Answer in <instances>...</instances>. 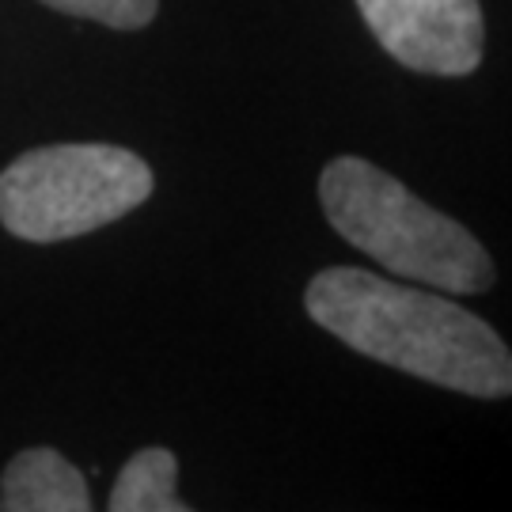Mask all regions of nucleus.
<instances>
[{
	"label": "nucleus",
	"mask_w": 512,
	"mask_h": 512,
	"mask_svg": "<svg viewBox=\"0 0 512 512\" xmlns=\"http://www.w3.org/2000/svg\"><path fill=\"white\" fill-rule=\"evenodd\" d=\"M304 304L338 342L425 384L475 399H505L512 391L509 346L486 319L437 289L399 285L357 266H330L311 277Z\"/></svg>",
	"instance_id": "nucleus-1"
},
{
	"label": "nucleus",
	"mask_w": 512,
	"mask_h": 512,
	"mask_svg": "<svg viewBox=\"0 0 512 512\" xmlns=\"http://www.w3.org/2000/svg\"><path fill=\"white\" fill-rule=\"evenodd\" d=\"M319 205L338 236L403 281L448 296H475L494 285V258L459 220L361 156H338L323 167Z\"/></svg>",
	"instance_id": "nucleus-2"
},
{
	"label": "nucleus",
	"mask_w": 512,
	"mask_h": 512,
	"mask_svg": "<svg viewBox=\"0 0 512 512\" xmlns=\"http://www.w3.org/2000/svg\"><path fill=\"white\" fill-rule=\"evenodd\" d=\"M152 171L118 145H46L0 171V224L27 243H57L133 213Z\"/></svg>",
	"instance_id": "nucleus-3"
},
{
	"label": "nucleus",
	"mask_w": 512,
	"mask_h": 512,
	"mask_svg": "<svg viewBox=\"0 0 512 512\" xmlns=\"http://www.w3.org/2000/svg\"><path fill=\"white\" fill-rule=\"evenodd\" d=\"M376 42L399 65L429 76H467L482 61L478 0H357Z\"/></svg>",
	"instance_id": "nucleus-4"
},
{
	"label": "nucleus",
	"mask_w": 512,
	"mask_h": 512,
	"mask_svg": "<svg viewBox=\"0 0 512 512\" xmlns=\"http://www.w3.org/2000/svg\"><path fill=\"white\" fill-rule=\"evenodd\" d=\"M0 509L4 512H88V482L69 459L54 448L19 452L0 478Z\"/></svg>",
	"instance_id": "nucleus-5"
},
{
	"label": "nucleus",
	"mask_w": 512,
	"mask_h": 512,
	"mask_svg": "<svg viewBox=\"0 0 512 512\" xmlns=\"http://www.w3.org/2000/svg\"><path fill=\"white\" fill-rule=\"evenodd\" d=\"M179 459L167 448H145L122 467L110 490V512H186L183 497L175 494Z\"/></svg>",
	"instance_id": "nucleus-6"
},
{
	"label": "nucleus",
	"mask_w": 512,
	"mask_h": 512,
	"mask_svg": "<svg viewBox=\"0 0 512 512\" xmlns=\"http://www.w3.org/2000/svg\"><path fill=\"white\" fill-rule=\"evenodd\" d=\"M42 4H50L57 12H69V16L95 19V23L114 27V31H137V27L152 23L160 0H42Z\"/></svg>",
	"instance_id": "nucleus-7"
}]
</instances>
